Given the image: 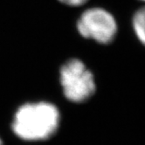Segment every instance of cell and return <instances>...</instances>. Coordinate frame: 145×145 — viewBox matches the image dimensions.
<instances>
[{
    "instance_id": "obj_6",
    "label": "cell",
    "mask_w": 145,
    "mask_h": 145,
    "mask_svg": "<svg viewBox=\"0 0 145 145\" xmlns=\"http://www.w3.org/2000/svg\"><path fill=\"white\" fill-rule=\"evenodd\" d=\"M0 145H3V142H2L1 139H0Z\"/></svg>"
},
{
    "instance_id": "obj_5",
    "label": "cell",
    "mask_w": 145,
    "mask_h": 145,
    "mask_svg": "<svg viewBox=\"0 0 145 145\" xmlns=\"http://www.w3.org/2000/svg\"><path fill=\"white\" fill-rule=\"evenodd\" d=\"M58 1L69 6H80L87 3L88 0H58Z\"/></svg>"
},
{
    "instance_id": "obj_4",
    "label": "cell",
    "mask_w": 145,
    "mask_h": 145,
    "mask_svg": "<svg viewBox=\"0 0 145 145\" xmlns=\"http://www.w3.org/2000/svg\"><path fill=\"white\" fill-rule=\"evenodd\" d=\"M133 28L137 37L144 44L145 42V11L144 9H141L136 12L133 17Z\"/></svg>"
},
{
    "instance_id": "obj_1",
    "label": "cell",
    "mask_w": 145,
    "mask_h": 145,
    "mask_svg": "<svg viewBox=\"0 0 145 145\" xmlns=\"http://www.w3.org/2000/svg\"><path fill=\"white\" fill-rule=\"evenodd\" d=\"M59 121V111L53 103L29 102L20 106L16 111L12 130L18 138L24 141H44L55 134Z\"/></svg>"
},
{
    "instance_id": "obj_3",
    "label": "cell",
    "mask_w": 145,
    "mask_h": 145,
    "mask_svg": "<svg viewBox=\"0 0 145 145\" xmlns=\"http://www.w3.org/2000/svg\"><path fill=\"white\" fill-rule=\"evenodd\" d=\"M77 30L82 37L107 45L115 39L117 24L110 12L95 7L88 9L81 14L77 22Z\"/></svg>"
},
{
    "instance_id": "obj_2",
    "label": "cell",
    "mask_w": 145,
    "mask_h": 145,
    "mask_svg": "<svg viewBox=\"0 0 145 145\" xmlns=\"http://www.w3.org/2000/svg\"><path fill=\"white\" fill-rule=\"evenodd\" d=\"M59 76L64 95L72 102H84L95 93V77L80 59L67 61L60 68Z\"/></svg>"
}]
</instances>
